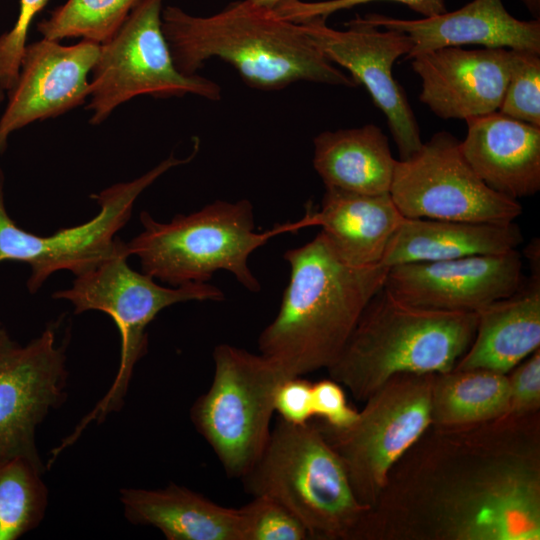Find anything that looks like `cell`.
Listing matches in <instances>:
<instances>
[{"mask_svg": "<svg viewBox=\"0 0 540 540\" xmlns=\"http://www.w3.org/2000/svg\"><path fill=\"white\" fill-rule=\"evenodd\" d=\"M538 412L430 425L389 472L358 539L539 540Z\"/></svg>", "mask_w": 540, "mask_h": 540, "instance_id": "6da1fadb", "label": "cell"}, {"mask_svg": "<svg viewBox=\"0 0 540 540\" xmlns=\"http://www.w3.org/2000/svg\"><path fill=\"white\" fill-rule=\"evenodd\" d=\"M161 20L174 63L184 74L194 75L218 58L258 90L276 91L298 82L357 86L298 23L249 0L231 2L205 17L167 6Z\"/></svg>", "mask_w": 540, "mask_h": 540, "instance_id": "7a4b0ae2", "label": "cell"}, {"mask_svg": "<svg viewBox=\"0 0 540 540\" xmlns=\"http://www.w3.org/2000/svg\"><path fill=\"white\" fill-rule=\"evenodd\" d=\"M284 258L289 283L258 346L287 377H302L335 362L389 268L347 264L320 232Z\"/></svg>", "mask_w": 540, "mask_h": 540, "instance_id": "3957f363", "label": "cell"}, {"mask_svg": "<svg viewBox=\"0 0 540 540\" xmlns=\"http://www.w3.org/2000/svg\"><path fill=\"white\" fill-rule=\"evenodd\" d=\"M477 320V312L415 306L383 287L327 368L329 378L364 403L397 374L450 371L471 345Z\"/></svg>", "mask_w": 540, "mask_h": 540, "instance_id": "277c9868", "label": "cell"}, {"mask_svg": "<svg viewBox=\"0 0 540 540\" xmlns=\"http://www.w3.org/2000/svg\"><path fill=\"white\" fill-rule=\"evenodd\" d=\"M142 232L126 243L139 259L142 272L170 286L206 283L217 271H227L250 292L261 285L252 273L250 255L271 238L305 228L302 218L256 231L253 205L248 199L216 200L168 222L140 215Z\"/></svg>", "mask_w": 540, "mask_h": 540, "instance_id": "5b68a950", "label": "cell"}, {"mask_svg": "<svg viewBox=\"0 0 540 540\" xmlns=\"http://www.w3.org/2000/svg\"><path fill=\"white\" fill-rule=\"evenodd\" d=\"M252 496H267L293 513L310 539H356L369 509L357 500L344 465L313 418H281L265 449L241 478Z\"/></svg>", "mask_w": 540, "mask_h": 540, "instance_id": "8992f818", "label": "cell"}, {"mask_svg": "<svg viewBox=\"0 0 540 540\" xmlns=\"http://www.w3.org/2000/svg\"><path fill=\"white\" fill-rule=\"evenodd\" d=\"M126 243L112 257L76 276L69 289L53 293L55 299L71 302L76 314L97 310L108 314L120 332V363L110 388L91 412L67 438L74 442L90 421L101 422L118 411L133 374L135 364L146 354V327L164 308L188 301H222L224 293L209 283H188L163 287L154 278L131 269Z\"/></svg>", "mask_w": 540, "mask_h": 540, "instance_id": "52a82bcc", "label": "cell"}, {"mask_svg": "<svg viewBox=\"0 0 540 540\" xmlns=\"http://www.w3.org/2000/svg\"><path fill=\"white\" fill-rule=\"evenodd\" d=\"M213 360L211 385L190 416L227 475L241 479L267 445L275 393L289 377L262 354L230 344L217 345Z\"/></svg>", "mask_w": 540, "mask_h": 540, "instance_id": "ba28073f", "label": "cell"}, {"mask_svg": "<svg viewBox=\"0 0 540 540\" xmlns=\"http://www.w3.org/2000/svg\"><path fill=\"white\" fill-rule=\"evenodd\" d=\"M434 373H401L365 402L355 421L336 428L313 421L341 459L357 500L377 504L394 464L431 425Z\"/></svg>", "mask_w": 540, "mask_h": 540, "instance_id": "9c48e42d", "label": "cell"}, {"mask_svg": "<svg viewBox=\"0 0 540 540\" xmlns=\"http://www.w3.org/2000/svg\"><path fill=\"white\" fill-rule=\"evenodd\" d=\"M163 2L141 0L119 30L100 45L87 105L91 124H101L119 105L139 95L221 98L216 82L176 67L162 30Z\"/></svg>", "mask_w": 540, "mask_h": 540, "instance_id": "30bf717a", "label": "cell"}, {"mask_svg": "<svg viewBox=\"0 0 540 540\" xmlns=\"http://www.w3.org/2000/svg\"><path fill=\"white\" fill-rule=\"evenodd\" d=\"M200 148L185 158L173 154L140 177L121 182L91 197L100 207L98 214L78 226L59 229L51 236H38L19 228L9 217L4 203V176L0 170V262L12 260L30 265L28 290L37 292L50 275L69 270L75 277L95 268L125 245L116 233L129 221L138 196L173 167L191 162Z\"/></svg>", "mask_w": 540, "mask_h": 540, "instance_id": "8fae6325", "label": "cell"}, {"mask_svg": "<svg viewBox=\"0 0 540 540\" xmlns=\"http://www.w3.org/2000/svg\"><path fill=\"white\" fill-rule=\"evenodd\" d=\"M389 194L405 218L510 223L522 214L518 200L481 180L463 156L460 141L446 131L397 161Z\"/></svg>", "mask_w": 540, "mask_h": 540, "instance_id": "7c38bea8", "label": "cell"}, {"mask_svg": "<svg viewBox=\"0 0 540 540\" xmlns=\"http://www.w3.org/2000/svg\"><path fill=\"white\" fill-rule=\"evenodd\" d=\"M65 362L52 326L24 346L0 326V460L23 458L44 474L36 429L65 401Z\"/></svg>", "mask_w": 540, "mask_h": 540, "instance_id": "4fadbf2b", "label": "cell"}, {"mask_svg": "<svg viewBox=\"0 0 540 540\" xmlns=\"http://www.w3.org/2000/svg\"><path fill=\"white\" fill-rule=\"evenodd\" d=\"M298 24L332 63L348 70L355 83L367 89L387 118L400 160L417 152L423 144L419 126L392 73L395 61L410 53L411 38L398 30H381L359 16L347 22L345 30L329 27L324 18Z\"/></svg>", "mask_w": 540, "mask_h": 540, "instance_id": "5bb4252c", "label": "cell"}, {"mask_svg": "<svg viewBox=\"0 0 540 540\" xmlns=\"http://www.w3.org/2000/svg\"><path fill=\"white\" fill-rule=\"evenodd\" d=\"M517 249L452 260L402 264L388 269L384 288L396 298L424 308L478 312L513 294L523 283Z\"/></svg>", "mask_w": 540, "mask_h": 540, "instance_id": "9a60e30c", "label": "cell"}, {"mask_svg": "<svg viewBox=\"0 0 540 540\" xmlns=\"http://www.w3.org/2000/svg\"><path fill=\"white\" fill-rule=\"evenodd\" d=\"M99 53L100 44L85 39L71 46L46 38L26 44L0 117V152L16 130L82 105L89 97L88 75Z\"/></svg>", "mask_w": 540, "mask_h": 540, "instance_id": "2e32d148", "label": "cell"}, {"mask_svg": "<svg viewBox=\"0 0 540 540\" xmlns=\"http://www.w3.org/2000/svg\"><path fill=\"white\" fill-rule=\"evenodd\" d=\"M511 50L443 47L411 57L421 79L419 99L443 119L497 112L511 69Z\"/></svg>", "mask_w": 540, "mask_h": 540, "instance_id": "e0dca14e", "label": "cell"}, {"mask_svg": "<svg viewBox=\"0 0 540 540\" xmlns=\"http://www.w3.org/2000/svg\"><path fill=\"white\" fill-rule=\"evenodd\" d=\"M367 21L407 34L413 43L411 57L443 47L478 44L540 54V20L513 17L502 0H473L462 8L418 20L368 14Z\"/></svg>", "mask_w": 540, "mask_h": 540, "instance_id": "ac0fdd59", "label": "cell"}, {"mask_svg": "<svg viewBox=\"0 0 540 540\" xmlns=\"http://www.w3.org/2000/svg\"><path fill=\"white\" fill-rule=\"evenodd\" d=\"M465 121L461 152L488 187L515 200L540 190V127L498 111Z\"/></svg>", "mask_w": 540, "mask_h": 540, "instance_id": "d6986e66", "label": "cell"}, {"mask_svg": "<svg viewBox=\"0 0 540 540\" xmlns=\"http://www.w3.org/2000/svg\"><path fill=\"white\" fill-rule=\"evenodd\" d=\"M325 188L319 210H309L304 216L307 227H321L320 233L347 264H381L390 239L405 218L390 194Z\"/></svg>", "mask_w": 540, "mask_h": 540, "instance_id": "ffe728a7", "label": "cell"}, {"mask_svg": "<svg viewBox=\"0 0 540 540\" xmlns=\"http://www.w3.org/2000/svg\"><path fill=\"white\" fill-rule=\"evenodd\" d=\"M532 263L529 281L477 312L472 343L454 369H485L507 375L540 348L539 262Z\"/></svg>", "mask_w": 540, "mask_h": 540, "instance_id": "44dd1931", "label": "cell"}, {"mask_svg": "<svg viewBox=\"0 0 540 540\" xmlns=\"http://www.w3.org/2000/svg\"><path fill=\"white\" fill-rule=\"evenodd\" d=\"M124 516L159 529L168 540H242L240 510L224 507L186 487L122 488Z\"/></svg>", "mask_w": 540, "mask_h": 540, "instance_id": "7402d4cb", "label": "cell"}, {"mask_svg": "<svg viewBox=\"0 0 540 540\" xmlns=\"http://www.w3.org/2000/svg\"><path fill=\"white\" fill-rule=\"evenodd\" d=\"M523 241L517 224L404 218L386 248L381 265L452 260L496 255Z\"/></svg>", "mask_w": 540, "mask_h": 540, "instance_id": "603a6c76", "label": "cell"}, {"mask_svg": "<svg viewBox=\"0 0 540 540\" xmlns=\"http://www.w3.org/2000/svg\"><path fill=\"white\" fill-rule=\"evenodd\" d=\"M313 144V167L325 187L362 194L389 193L398 160L376 125L324 131Z\"/></svg>", "mask_w": 540, "mask_h": 540, "instance_id": "cb8c5ba5", "label": "cell"}, {"mask_svg": "<svg viewBox=\"0 0 540 540\" xmlns=\"http://www.w3.org/2000/svg\"><path fill=\"white\" fill-rule=\"evenodd\" d=\"M509 411L505 374L485 370L452 369L434 373L431 424L461 426L500 418Z\"/></svg>", "mask_w": 540, "mask_h": 540, "instance_id": "d4e9b609", "label": "cell"}, {"mask_svg": "<svg viewBox=\"0 0 540 540\" xmlns=\"http://www.w3.org/2000/svg\"><path fill=\"white\" fill-rule=\"evenodd\" d=\"M43 473L23 458L0 460V540H15L43 520L48 489Z\"/></svg>", "mask_w": 540, "mask_h": 540, "instance_id": "484cf974", "label": "cell"}, {"mask_svg": "<svg viewBox=\"0 0 540 540\" xmlns=\"http://www.w3.org/2000/svg\"><path fill=\"white\" fill-rule=\"evenodd\" d=\"M141 0H67L38 23L43 38L107 42Z\"/></svg>", "mask_w": 540, "mask_h": 540, "instance_id": "4316f807", "label": "cell"}, {"mask_svg": "<svg viewBox=\"0 0 540 540\" xmlns=\"http://www.w3.org/2000/svg\"><path fill=\"white\" fill-rule=\"evenodd\" d=\"M511 53L509 79L498 112L540 127V54Z\"/></svg>", "mask_w": 540, "mask_h": 540, "instance_id": "83f0119b", "label": "cell"}, {"mask_svg": "<svg viewBox=\"0 0 540 540\" xmlns=\"http://www.w3.org/2000/svg\"><path fill=\"white\" fill-rule=\"evenodd\" d=\"M242 540H306L309 533L301 521L278 501L253 496L239 508Z\"/></svg>", "mask_w": 540, "mask_h": 540, "instance_id": "f1b7e54d", "label": "cell"}, {"mask_svg": "<svg viewBox=\"0 0 540 540\" xmlns=\"http://www.w3.org/2000/svg\"><path fill=\"white\" fill-rule=\"evenodd\" d=\"M373 1L382 0H327L320 2H304L301 0H283L273 10L282 18L300 23L313 18L326 19L340 10L350 9ZM406 5L424 17H432L445 13L444 0H388Z\"/></svg>", "mask_w": 540, "mask_h": 540, "instance_id": "f546056e", "label": "cell"}, {"mask_svg": "<svg viewBox=\"0 0 540 540\" xmlns=\"http://www.w3.org/2000/svg\"><path fill=\"white\" fill-rule=\"evenodd\" d=\"M48 1L20 0L17 21L0 36V86L4 91L12 89L17 81L29 27Z\"/></svg>", "mask_w": 540, "mask_h": 540, "instance_id": "4dcf8cb0", "label": "cell"}, {"mask_svg": "<svg viewBox=\"0 0 540 540\" xmlns=\"http://www.w3.org/2000/svg\"><path fill=\"white\" fill-rule=\"evenodd\" d=\"M509 373L508 414L523 415L540 408V348L522 360Z\"/></svg>", "mask_w": 540, "mask_h": 540, "instance_id": "1f68e13d", "label": "cell"}, {"mask_svg": "<svg viewBox=\"0 0 540 540\" xmlns=\"http://www.w3.org/2000/svg\"><path fill=\"white\" fill-rule=\"evenodd\" d=\"M314 417L336 428L347 427L358 416L346 400L342 385L333 379H323L312 383Z\"/></svg>", "mask_w": 540, "mask_h": 540, "instance_id": "d6a6232c", "label": "cell"}, {"mask_svg": "<svg viewBox=\"0 0 540 540\" xmlns=\"http://www.w3.org/2000/svg\"><path fill=\"white\" fill-rule=\"evenodd\" d=\"M274 408L288 423H308L314 418L312 383L302 377L284 380L276 390Z\"/></svg>", "mask_w": 540, "mask_h": 540, "instance_id": "836d02e7", "label": "cell"}, {"mask_svg": "<svg viewBox=\"0 0 540 540\" xmlns=\"http://www.w3.org/2000/svg\"><path fill=\"white\" fill-rule=\"evenodd\" d=\"M521 1L526 6V8L530 11V13L535 17V19H539L540 0H521Z\"/></svg>", "mask_w": 540, "mask_h": 540, "instance_id": "e575fe53", "label": "cell"}, {"mask_svg": "<svg viewBox=\"0 0 540 540\" xmlns=\"http://www.w3.org/2000/svg\"><path fill=\"white\" fill-rule=\"evenodd\" d=\"M250 2L268 9H274L283 0H249Z\"/></svg>", "mask_w": 540, "mask_h": 540, "instance_id": "d590c367", "label": "cell"}, {"mask_svg": "<svg viewBox=\"0 0 540 540\" xmlns=\"http://www.w3.org/2000/svg\"><path fill=\"white\" fill-rule=\"evenodd\" d=\"M3 98H4V90L0 86V103L2 102Z\"/></svg>", "mask_w": 540, "mask_h": 540, "instance_id": "8d00e7d4", "label": "cell"}]
</instances>
